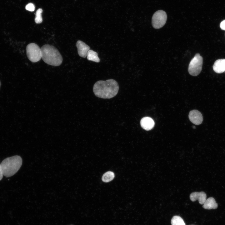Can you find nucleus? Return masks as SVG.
<instances>
[{"instance_id": "obj_22", "label": "nucleus", "mask_w": 225, "mask_h": 225, "mask_svg": "<svg viewBox=\"0 0 225 225\" xmlns=\"http://www.w3.org/2000/svg\"></svg>"}, {"instance_id": "obj_12", "label": "nucleus", "mask_w": 225, "mask_h": 225, "mask_svg": "<svg viewBox=\"0 0 225 225\" xmlns=\"http://www.w3.org/2000/svg\"><path fill=\"white\" fill-rule=\"evenodd\" d=\"M203 208L205 209H215L217 208L218 204L213 198L210 197L206 199L203 204Z\"/></svg>"}, {"instance_id": "obj_8", "label": "nucleus", "mask_w": 225, "mask_h": 225, "mask_svg": "<svg viewBox=\"0 0 225 225\" xmlns=\"http://www.w3.org/2000/svg\"><path fill=\"white\" fill-rule=\"evenodd\" d=\"M76 46L79 56L82 58H86L88 51L90 50V47L81 40L77 41Z\"/></svg>"}, {"instance_id": "obj_5", "label": "nucleus", "mask_w": 225, "mask_h": 225, "mask_svg": "<svg viewBox=\"0 0 225 225\" xmlns=\"http://www.w3.org/2000/svg\"><path fill=\"white\" fill-rule=\"evenodd\" d=\"M26 51L28 58L32 62H38L41 58V48L36 43H31L28 44L26 47Z\"/></svg>"}, {"instance_id": "obj_16", "label": "nucleus", "mask_w": 225, "mask_h": 225, "mask_svg": "<svg viewBox=\"0 0 225 225\" xmlns=\"http://www.w3.org/2000/svg\"><path fill=\"white\" fill-rule=\"evenodd\" d=\"M42 8L38 9L36 12L35 22L37 24L40 23L42 22Z\"/></svg>"}, {"instance_id": "obj_21", "label": "nucleus", "mask_w": 225, "mask_h": 225, "mask_svg": "<svg viewBox=\"0 0 225 225\" xmlns=\"http://www.w3.org/2000/svg\"></svg>"}, {"instance_id": "obj_17", "label": "nucleus", "mask_w": 225, "mask_h": 225, "mask_svg": "<svg viewBox=\"0 0 225 225\" xmlns=\"http://www.w3.org/2000/svg\"><path fill=\"white\" fill-rule=\"evenodd\" d=\"M25 8L28 11L31 12H33L35 10V7L33 3H30L26 5L25 7Z\"/></svg>"}, {"instance_id": "obj_3", "label": "nucleus", "mask_w": 225, "mask_h": 225, "mask_svg": "<svg viewBox=\"0 0 225 225\" xmlns=\"http://www.w3.org/2000/svg\"><path fill=\"white\" fill-rule=\"evenodd\" d=\"M22 164L21 158L18 155L7 158L1 163L2 174L6 177L15 174L19 170Z\"/></svg>"}, {"instance_id": "obj_9", "label": "nucleus", "mask_w": 225, "mask_h": 225, "mask_svg": "<svg viewBox=\"0 0 225 225\" xmlns=\"http://www.w3.org/2000/svg\"><path fill=\"white\" fill-rule=\"evenodd\" d=\"M207 195L203 192H194L192 193L190 196L191 200L194 202L198 200L200 204H203L206 200Z\"/></svg>"}, {"instance_id": "obj_15", "label": "nucleus", "mask_w": 225, "mask_h": 225, "mask_svg": "<svg viewBox=\"0 0 225 225\" xmlns=\"http://www.w3.org/2000/svg\"><path fill=\"white\" fill-rule=\"evenodd\" d=\"M172 225H185L183 219L180 216H175L171 220Z\"/></svg>"}, {"instance_id": "obj_4", "label": "nucleus", "mask_w": 225, "mask_h": 225, "mask_svg": "<svg viewBox=\"0 0 225 225\" xmlns=\"http://www.w3.org/2000/svg\"><path fill=\"white\" fill-rule=\"evenodd\" d=\"M203 58L199 53H197L191 60L189 65L188 71L191 75L196 76L201 72Z\"/></svg>"}, {"instance_id": "obj_1", "label": "nucleus", "mask_w": 225, "mask_h": 225, "mask_svg": "<svg viewBox=\"0 0 225 225\" xmlns=\"http://www.w3.org/2000/svg\"><path fill=\"white\" fill-rule=\"evenodd\" d=\"M119 87L118 82L113 79L106 81L99 80L94 84L93 92L98 98L109 99L115 96L118 93Z\"/></svg>"}, {"instance_id": "obj_11", "label": "nucleus", "mask_w": 225, "mask_h": 225, "mask_svg": "<svg viewBox=\"0 0 225 225\" xmlns=\"http://www.w3.org/2000/svg\"><path fill=\"white\" fill-rule=\"evenodd\" d=\"M214 71L218 73H222L225 71V59L217 60L213 66Z\"/></svg>"}, {"instance_id": "obj_6", "label": "nucleus", "mask_w": 225, "mask_h": 225, "mask_svg": "<svg viewBox=\"0 0 225 225\" xmlns=\"http://www.w3.org/2000/svg\"><path fill=\"white\" fill-rule=\"evenodd\" d=\"M167 19L166 12L162 10H158L154 13L152 17V26L155 29L160 28L165 25Z\"/></svg>"}, {"instance_id": "obj_20", "label": "nucleus", "mask_w": 225, "mask_h": 225, "mask_svg": "<svg viewBox=\"0 0 225 225\" xmlns=\"http://www.w3.org/2000/svg\"><path fill=\"white\" fill-rule=\"evenodd\" d=\"M0 86H1V82H0Z\"/></svg>"}, {"instance_id": "obj_7", "label": "nucleus", "mask_w": 225, "mask_h": 225, "mask_svg": "<svg viewBox=\"0 0 225 225\" xmlns=\"http://www.w3.org/2000/svg\"><path fill=\"white\" fill-rule=\"evenodd\" d=\"M188 117L189 120L193 123L198 125L201 124L203 121V117L201 113L198 111L193 110L189 113Z\"/></svg>"}, {"instance_id": "obj_19", "label": "nucleus", "mask_w": 225, "mask_h": 225, "mask_svg": "<svg viewBox=\"0 0 225 225\" xmlns=\"http://www.w3.org/2000/svg\"><path fill=\"white\" fill-rule=\"evenodd\" d=\"M3 174L1 169V164H0V181L2 180L3 177Z\"/></svg>"}, {"instance_id": "obj_10", "label": "nucleus", "mask_w": 225, "mask_h": 225, "mask_svg": "<svg viewBox=\"0 0 225 225\" xmlns=\"http://www.w3.org/2000/svg\"><path fill=\"white\" fill-rule=\"evenodd\" d=\"M141 127L145 130L148 131L152 129L155 124L153 120L149 117H144L140 121Z\"/></svg>"}, {"instance_id": "obj_2", "label": "nucleus", "mask_w": 225, "mask_h": 225, "mask_svg": "<svg viewBox=\"0 0 225 225\" xmlns=\"http://www.w3.org/2000/svg\"><path fill=\"white\" fill-rule=\"evenodd\" d=\"M41 58L47 64L54 66L60 65L62 58L58 50L54 46L49 44L42 46L41 48Z\"/></svg>"}, {"instance_id": "obj_14", "label": "nucleus", "mask_w": 225, "mask_h": 225, "mask_svg": "<svg viewBox=\"0 0 225 225\" xmlns=\"http://www.w3.org/2000/svg\"><path fill=\"white\" fill-rule=\"evenodd\" d=\"M114 173L111 171H108L105 173L102 177V180L104 182H108L112 181L114 178Z\"/></svg>"}, {"instance_id": "obj_18", "label": "nucleus", "mask_w": 225, "mask_h": 225, "mask_svg": "<svg viewBox=\"0 0 225 225\" xmlns=\"http://www.w3.org/2000/svg\"><path fill=\"white\" fill-rule=\"evenodd\" d=\"M221 28L223 30H225V20L222 21L220 24Z\"/></svg>"}, {"instance_id": "obj_13", "label": "nucleus", "mask_w": 225, "mask_h": 225, "mask_svg": "<svg viewBox=\"0 0 225 225\" xmlns=\"http://www.w3.org/2000/svg\"><path fill=\"white\" fill-rule=\"evenodd\" d=\"M87 58L89 61H91L96 62H100V59L98 56V53L92 50H89L87 53Z\"/></svg>"}]
</instances>
